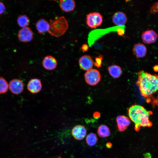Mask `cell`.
<instances>
[{"label":"cell","instance_id":"cell-1","mask_svg":"<svg viewBox=\"0 0 158 158\" xmlns=\"http://www.w3.org/2000/svg\"><path fill=\"white\" fill-rule=\"evenodd\" d=\"M138 79L136 83L141 95L149 99L153 98L158 93V75H153L142 70L138 73Z\"/></svg>","mask_w":158,"mask_h":158},{"label":"cell","instance_id":"cell-2","mask_svg":"<svg viewBox=\"0 0 158 158\" xmlns=\"http://www.w3.org/2000/svg\"><path fill=\"white\" fill-rule=\"evenodd\" d=\"M128 113L130 118L135 124L136 131H139L141 127L152 126V123L149 119L152 112L147 111L142 106L136 104L132 105L128 109Z\"/></svg>","mask_w":158,"mask_h":158},{"label":"cell","instance_id":"cell-3","mask_svg":"<svg viewBox=\"0 0 158 158\" xmlns=\"http://www.w3.org/2000/svg\"><path fill=\"white\" fill-rule=\"evenodd\" d=\"M49 25V33L55 37H59L63 35L68 28V23L64 16L56 18L51 20Z\"/></svg>","mask_w":158,"mask_h":158},{"label":"cell","instance_id":"cell-4","mask_svg":"<svg viewBox=\"0 0 158 158\" xmlns=\"http://www.w3.org/2000/svg\"><path fill=\"white\" fill-rule=\"evenodd\" d=\"M102 22V16L99 12H93L87 15L86 24L91 28H95L99 26Z\"/></svg>","mask_w":158,"mask_h":158},{"label":"cell","instance_id":"cell-5","mask_svg":"<svg viewBox=\"0 0 158 158\" xmlns=\"http://www.w3.org/2000/svg\"><path fill=\"white\" fill-rule=\"evenodd\" d=\"M84 77L87 84L91 85H95L100 81L101 75L97 70L92 68L86 71Z\"/></svg>","mask_w":158,"mask_h":158},{"label":"cell","instance_id":"cell-6","mask_svg":"<svg viewBox=\"0 0 158 158\" xmlns=\"http://www.w3.org/2000/svg\"><path fill=\"white\" fill-rule=\"evenodd\" d=\"M78 62L80 68L86 71L92 69L94 64L92 57L88 55L82 56L79 59Z\"/></svg>","mask_w":158,"mask_h":158},{"label":"cell","instance_id":"cell-7","mask_svg":"<svg viewBox=\"0 0 158 158\" xmlns=\"http://www.w3.org/2000/svg\"><path fill=\"white\" fill-rule=\"evenodd\" d=\"M141 38L143 42L146 44H151L156 42L158 35L153 30H148L142 32Z\"/></svg>","mask_w":158,"mask_h":158},{"label":"cell","instance_id":"cell-8","mask_svg":"<svg viewBox=\"0 0 158 158\" xmlns=\"http://www.w3.org/2000/svg\"><path fill=\"white\" fill-rule=\"evenodd\" d=\"M33 33L29 27L23 28L19 31L18 37L19 39L23 42H28L31 41L33 39Z\"/></svg>","mask_w":158,"mask_h":158},{"label":"cell","instance_id":"cell-9","mask_svg":"<svg viewBox=\"0 0 158 158\" xmlns=\"http://www.w3.org/2000/svg\"><path fill=\"white\" fill-rule=\"evenodd\" d=\"M87 131L85 127L81 125L75 126L72 129V134L76 140H81L85 136Z\"/></svg>","mask_w":158,"mask_h":158},{"label":"cell","instance_id":"cell-10","mask_svg":"<svg viewBox=\"0 0 158 158\" xmlns=\"http://www.w3.org/2000/svg\"><path fill=\"white\" fill-rule=\"evenodd\" d=\"M9 87L12 93L18 94L23 91L24 86L22 82L18 79H14L11 80L9 84Z\"/></svg>","mask_w":158,"mask_h":158},{"label":"cell","instance_id":"cell-11","mask_svg":"<svg viewBox=\"0 0 158 158\" xmlns=\"http://www.w3.org/2000/svg\"><path fill=\"white\" fill-rule=\"evenodd\" d=\"M113 23L118 26L123 25L127 21V18L126 14L123 12L118 11L114 13L112 17Z\"/></svg>","mask_w":158,"mask_h":158},{"label":"cell","instance_id":"cell-12","mask_svg":"<svg viewBox=\"0 0 158 158\" xmlns=\"http://www.w3.org/2000/svg\"><path fill=\"white\" fill-rule=\"evenodd\" d=\"M27 88L28 90L32 93H38L41 91L42 88L41 81L37 78L31 79L28 83Z\"/></svg>","mask_w":158,"mask_h":158},{"label":"cell","instance_id":"cell-13","mask_svg":"<svg viewBox=\"0 0 158 158\" xmlns=\"http://www.w3.org/2000/svg\"><path fill=\"white\" fill-rule=\"evenodd\" d=\"M57 62L56 59L51 56L44 57L42 61V65L44 68L48 70H52L56 67Z\"/></svg>","mask_w":158,"mask_h":158},{"label":"cell","instance_id":"cell-14","mask_svg":"<svg viewBox=\"0 0 158 158\" xmlns=\"http://www.w3.org/2000/svg\"><path fill=\"white\" fill-rule=\"evenodd\" d=\"M133 52L137 58H142L146 55L147 52V49L143 44L138 43L134 45L133 48Z\"/></svg>","mask_w":158,"mask_h":158},{"label":"cell","instance_id":"cell-15","mask_svg":"<svg viewBox=\"0 0 158 158\" xmlns=\"http://www.w3.org/2000/svg\"><path fill=\"white\" fill-rule=\"evenodd\" d=\"M116 121L118 129L121 132L125 131L130 123L129 118L123 115L117 116Z\"/></svg>","mask_w":158,"mask_h":158},{"label":"cell","instance_id":"cell-16","mask_svg":"<svg viewBox=\"0 0 158 158\" xmlns=\"http://www.w3.org/2000/svg\"><path fill=\"white\" fill-rule=\"evenodd\" d=\"M59 4L61 9L66 12L73 11L75 6V2L73 0H61Z\"/></svg>","mask_w":158,"mask_h":158},{"label":"cell","instance_id":"cell-17","mask_svg":"<svg viewBox=\"0 0 158 158\" xmlns=\"http://www.w3.org/2000/svg\"><path fill=\"white\" fill-rule=\"evenodd\" d=\"M36 26L38 32L40 34L48 32L49 29V23L43 19L39 20L36 23Z\"/></svg>","mask_w":158,"mask_h":158},{"label":"cell","instance_id":"cell-18","mask_svg":"<svg viewBox=\"0 0 158 158\" xmlns=\"http://www.w3.org/2000/svg\"><path fill=\"white\" fill-rule=\"evenodd\" d=\"M108 70L110 74L115 78H118L122 73L121 68L116 65H112L108 67Z\"/></svg>","mask_w":158,"mask_h":158},{"label":"cell","instance_id":"cell-19","mask_svg":"<svg viewBox=\"0 0 158 158\" xmlns=\"http://www.w3.org/2000/svg\"><path fill=\"white\" fill-rule=\"evenodd\" d=\"M97 133L101 138H105L110 135V131L109 128L106 125H102L100 126L97 130Z\"/></svg>","mask_w":158,"mask_h":158},{"label":"cell","instance_id":"cell-20","mask_svg":"<svg viewBox=\"0 0 158 158\" xmlns=\"http://www.w3.org/2000/svg\"><path fill=\"white\" fill-rule=\"evenodd\" d=\"M86 140L88 145L90 146H93L96 144L98 139L95 134L91 133L87 135Z\"/></svg>","mask_w":158,"mask_h":158},{"label":"cell","instance_id":"cell-21","mask_svg":"<svg viewBox=\"0 0 158 158\" xmlns=\"http://www.w3.org/2000/svg\"><path fill=\"white\" fill-rule=\"evenodd\" d=\"M17 22L20 26L23 28L27 27L29 25L30 20L26 15H22L18 17Z\"/></svg>","mask_w":158,"mask_h":158},{"label":"cell","instance_id":"cell-22","mask_svg":"<svg viewBox=\"0 0 158 158\" xmlns=\"http://www.w3.org/2000/svg\"><path fill=\"white\" fill-rule=\"evenodd\" d=\"M8 85L6 80L0 77V94L6 92L8 90Z\"/></svg>","mask_w":158,"mask_h":158},{"label":"cell","instance_id":"cell-23","mask_svg":"<svg viewBox=\"0 0 158 158\" xmlns=\"http://www.w3.org/2000/svg\"><path fill=\"white\" fill-rule=\"evenodd\" d=\"M102 56L101 55H100L99 56L97 57H96L95 59V64L96 66L98 67H99L100 66L101 64L102 60Z\"/></svg>","mask_w":158,"mask_h":158},{"label":"cell","instance_id":"cell-24","mask_svg":"<svg viewBox=\"0 0 158 158\" xmlns=\"http://www.w3.org/2000/svg\"><path fill=\"white\" fill-rule=\"evenodd\" d=\"M5 8L4 4L0 2V15L2 14L4 12Z\"/></svg>","mask_w":158,"mask_h":158},{"label":"cell","instance_id":"cell-25","mask_svg":"<svg viewBox=\"0 0 158 158\" xmlns=\"http://www.w3.org/2000/svg\"><path fill=\"white\" fill-rule=\"evenodd\" d=\"M88 49V46L86 44H83L81 47V49L83 52L86 51H87Z\"/></svg>","mask_w":158,"mask_h":158},{"label":"cell","instance_id":"cell-26","mask_svg":"<svg viewBox=\"0 0 158 158\" xmlns=\"http://www.w3.org/2000/svg\"><path fill=\"white\" fill-rule=\"evenodd\" d=\"M117 32L119 35L122 36L124 34V31L122 29L118 28L117 30Z\"/></svg>","mask_w":158,"mask_h":158},{"label":"cell","instance_id":"cell-27","mask_svg":"<svg viewBox=\"0 0 158 158\" xmlns=\"http://www.w3.org/2000/svg\"><path fill=\"white\" fill-rule=\"evenodd\" d=\"M145 158H151V156L150 154L149 153H147L144 154Z\"/></svg>","mask_w":158,"mask_h":158},{"label":"cell","instance_id":"cell-28","mask_svg":"<svg viewBox=\"0 0 158 158\" xmlns=\"http://www.w3.org/2000/svg\"><path fill=\"white\" fill-rule=\"evenodd\" d=\"M106 145L107 148H110L112 147V145L111 143L108 142L106 144Z\"/></svg>","mask_w":158,"mask_h":158},{"label":"cell","instance_id":"cell-29","mask_svg":"<svg viewBox=\"0 0 158 158\" xmlns=\"http://www.w3.org/2000/svg\"><path fill=\"white\" fill-rule=\"evenodd\" d=\"M154 69L156 71H158V65H156L154 67Z\"/></svg>","mask_w":158,"mask_h":158},{"label":"cell","instance_id":"cell-30","mask_svg":"<svg viewBox=\"0 0 158 158\" xmlns=\"http://www.w3.org/2000/svg\"><path fill=\"white\" fill-rule=\"evenodd\" d=\"M99 114H98V113L97 114H94V116L95 118H98L99 116Z\"/></svg>","mask_w":158,"mask_h":158}]
</instances>
